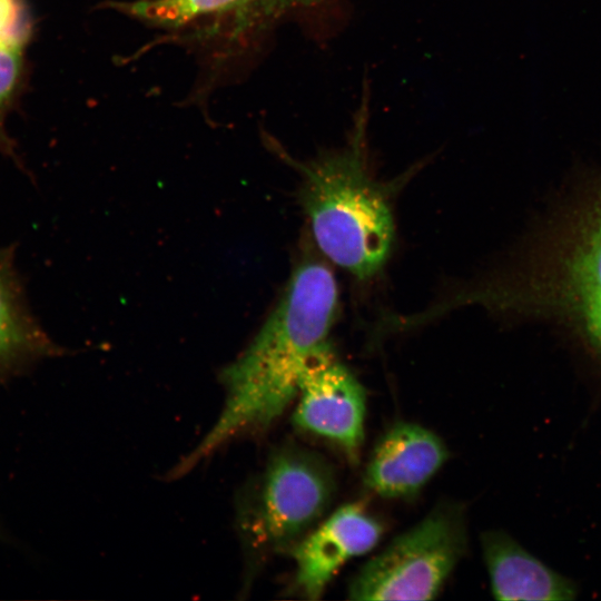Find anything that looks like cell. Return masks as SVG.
<instances>
[{
    "mask_svg": "<svg viewBox=\"0 0 601 601\" xmlns=\"http://www.w3.org/2000/svg\"><path fill=\"white\" fill-rule=\"evenodd\" d=\"M338 311L331 268L312 255L296 264L286 287L249 345L220 373L218 418L175 467L178 476L234 437L269 427L298 395L316 352L328 342Z\"/></svg>",
    "mask_w": 601,
    "mask_h": 601,
    "instance_id": "obj_1",
    "label": "cell"
},
{
    "mask_svg": "<svg viewBox=\"0 0 601 601\" xmlns=\"http://www.w3.org/2000/svg\"><path fill=\"white\" fill-rule=\"evenodd\" d=\"M363 147L361 125L346 148L294 165L302 177L299 203L318 249L367 280L385 266L395 225L387 186L370 173Z\"/></svg>",
    "mask_w": 601,
    "mask_h": 601,
    "instance_id": "obj_2",
    "label": "cell"
},
{
    "mask_svg": "<svg viewBox=\"0 0 601 601\" xmlns=\"http://www.w3.org/2000/svg\"><path fill=\"white\" fill-rule=\"evenodd\" d=\"M535 273L531 284L491 282L489 309L531 307L553 316L601 362V188L573 216Z\"/></svg>",
    "mask_w": 601,
    "mask_h": 601,
    "instance_id": "obj_3",
    "label": "cell"
},
{
    "mask_svg": "<svg viewBox=\"0 0 601 601\" xmlns=\"http://www.w3.org/2000/svg\"><path fill=\"white\" fill-rule=\"evenodd\" d=\"M466 548L463 508L457 503H441L364 564L349 584L348 598L434 599Z\"/></svg>",
    "mask_w": 601,
    "mask_h": 601,
    "instance_id": "obj_4",
    "label": "cell"
},
{
    "mask_svg": "<svg viewBox=\"0 0 601 601\" xmlns=\"http://www.w3.org/2000/svg\"><path fill=\"white\" fill-rule=\"evenodd\" d=\"M334 489L331 466L315 452L296 445L276 451L245 515L252 543L290 549L322 519Z\"/></svg>",
    "mask_w": 601,
    "mask_h": 601,
    "instance_id": "obj_5",
    "label": "cell"
},
{
    "mask_svg": "<svg viewBox=\"0 0 601 601\" xmlns=\"http://www.w3.org/2000/svg\"><path fill=\"white\" fill-rule=\"evenodd\" d=\"M297 396L294 424L334 442L352 462L357 461L365 434L366 395L329 342L308 363Z\"/></svg>",
    "mask_w": 601,
    "mask_h": 601,
    "instance_id": "obj_6",
    "label": "cell"
},
{
    "mask_svg": "<svg viewBox=\"0 0 601 601\" xmlns=\"http://www.w3.org/2000/svg\"><path fill=\"white\" fill-rule=\"evenodd\" d=\"M382 534L381 522L362 504L338 508L290 548L296 587L305 598L319 599L337 571L371 551Z\"/></svg>",
    "mask_w": 601,
    "mask_h": 601,
    "instance_id": "obj_7",
    "label": "cell"
},
{
    "mask_svg": "<svg viewBox=\"0 0 601 601\" xmlns=\"http://www.w3.org/2000/svg\"><path fill=\"white\" fill-rule=\"evenodd\" d=\"M447 456L444 442L434 432L416 423H397L376 444L364 483L382 497L410 496L434 476Z\"/></svg>",
    "mask_w": 601,
    "mask_h": 601,
    "instance_id": "obj_8",
    "label": "cell"
},
{
    "mask_svg": "<svg viewBox=\"0 0 601 601\" xmlns=\"http://www.w3.org/2000/svg\"><path fill=\"white\" fill-rule=\"evenodd\" d=\"M493 597L497 600H573L577 584L558 573L503 531L481 535Z\"/></svg>",
    "mask_w": 601,
    "mask_h": 601,
    "instance_id": "obj_9",
    "label": "cell"
},
{
    "mask_svg": "<svg viewBox=\"0 0 601 601\" xmlns=\"http://www.w3.org/2000/svg\"><path fill=\"white\" fill-rule=\"evenodd\" d=\"M62 352L31 312L13 248L0 247V381L20 375Z\"/></svg>",
    "mask_w": 601,
    "mask_h": 601,
    "instance_id": "obj_10",
    "label": "cell"
},
{
    "mask_svg": "<svg viewBox=\"0 0 601 601\" xmlns=\"http://www.w3.org/2000/svg\"><path fill=\"white\" fill-rule=\"evenodd\" d=\"M256 0H136L115 4L124 13L161 28H178L235 11Z\"/></svg>",
    "mask_w": 601,
    "mask_h": 601,
    "instance_id": "obj_11",
    "label": "cell"
},
{
    "mask_svg": "<svg viewBox=\"0 0 601 601\" xmlns=\"http://www.w3.org/2000/svg\"><path fill=\"white\" fill-rule=\"evenodd\" d=\"M23 40H0V150L17 160L16 146L6 121L17 102L26 79V45Z\"/></svg>",
    "mask_w": 601,
    "mask_h": 601,
    "instance_id": "obj_12",
    "label": "cell"
},
{
    "mask_svg": "<svg viewBox=\"0 0 601 601\" xmlns=\"http://www.w3.org/2000/svg\"><path fill=\"white\" fill-rule=\"evenodd\" d=\"M31 18L23 0H0V40L28 41Z\"/></svg>",
    "mask_w": 601,
    "mask_h": 601,
    "instance_id": "obj_13",
    "label": "cell"
}]
</instances>
